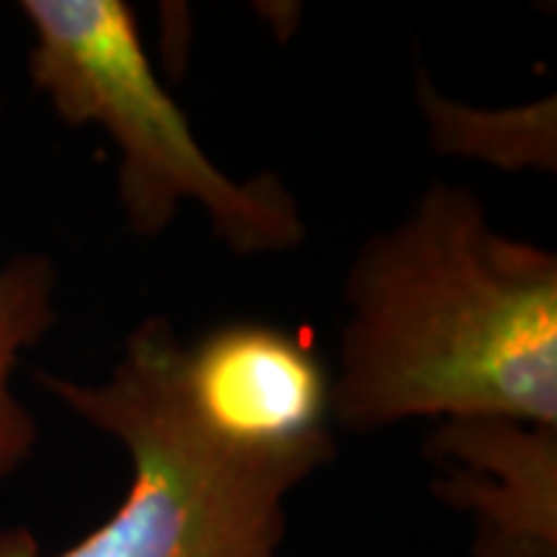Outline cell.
<instances>
[{
	"instance_id": "1",
	"label": "cell",
	"mask_w": 557,
	"mask_h": 557,
	"mask_svg": "<svg viewBox=\"0 0 557 557\" xmlns=\"http://www.w3.org/2000/svg\"><path fill=\"white\" fill-rule=\"evenodd\" d=\"M332 418L369 434L409 418L557 428V255L490 223L458 183H431L357 248Z\"/></svg>"
},
{
	"instance_id": "3",
	"label": "cell",
	"mask_w": 557,
	"mask_h": 557,
	"mask_svg": "<svg viewBox=\"0 0 557 557\" xmlns=\"http://www.w3.org/2000/svg\"><path fill=\"white\" fill-rule=\"evenodd\" d=\"M20 10L35 32L32 84L65 124H97L119 146V201L137 236L156 239L196 201L245 258L307 239L298 199L276 174L233 180L201 149L124 0H22Z\"/></svg>"
},
{
	"instance_id": "5",
	"label": "cell",
	"mask_w": 557,
	"mask_h": 557,
	"mask_svg": "<svg viewBox=\"0 0 557 557\" xmlns=\"http://www.w3.org/2000/svg\"><path fill=\"white\" fill-rule=\"evenodd\" d=\"M428 456L443 465L434 483L443 505L557 555V428L456 418L428 440Z\"/></svg>"
},
{
	"instance_id": "8",
	"label": "cell",
	"mask_w": 557,
	"mask_h": 557,
	"mask_svg": "<svg viewBox=\"0 0 557 557\" xmlns=\"http://www.w3.org/2000/svg\"><path fill=\"white\" fill-rule=\"evenodd\" d=\"M471 557H557L555 552H545L533 542H523L518 536H505L490 527H478L474 536V552Z\"/></svg>"
},
{
	"instance_id": "6",
	"label": "cell",
	"mask_w": 557,
	"mask_h": 557,
	"mask_svg": "<svg viewBox=\"0 0 557 557\" xmlns=\"http://www.w3.org/2000/svg\"><path fill=\"white\" fill-rule=\"evenodd\" d=\"M416 97L437 152L478 159L502 171L557 168L555 97L515 109H474L443 97L424 72H418Z\"/></svg>"
},
{
	"instance_id": "2",
	"label": "cell",
	"mask_w": 557,
	"mask_h": 557,
	"mask_svg": "<svg viewBox=\"0 0 557 557\" xmlns=\"http://www.w3.org/2000/svg\"><path fill=\"white\" fill-rule=\"evenodd\" d=\"M183 350L171 319L149 317L124 338L106 381L40 372L47 394L124 446L131 483L109 520L75 545L44 555L28 527H10L0 557H278L285 498L322 461L214 437L186 397Z\"/></svg>"
},
{
	"instance_id": "4",
	"label": "cell",
	"mask_w": 557,
	"mask_h": 557,
	"mask_svg": "<svg viewBox=\"0 0 557 557\" xmlns=\"http://www.w3.org/2000/svg\"><path fill=\"white\" fill-rule=\"evenodd\" d=\"M183 387L201 424L236 449L335 458L332 372L292 329L255 319L208 329L183 350Z\"/></svg>"
},
{
	"instance_id": "7",
	"label": "cell",
	"mask_w": 557,
	"mask_h": 557,
	"mask_svg": "<svg viewBox=\"0 0 557 557\" xmlns=\"http://www.w3.org/2000/svg\"><path fill=\"white\" fill-rule=\"evenodd\" d=\"M60 273L47 255H16L0 267V480L35 453L38 421L13 394L22 350L38 347L57 325Z\"/></svg>"
}]
</instances>
